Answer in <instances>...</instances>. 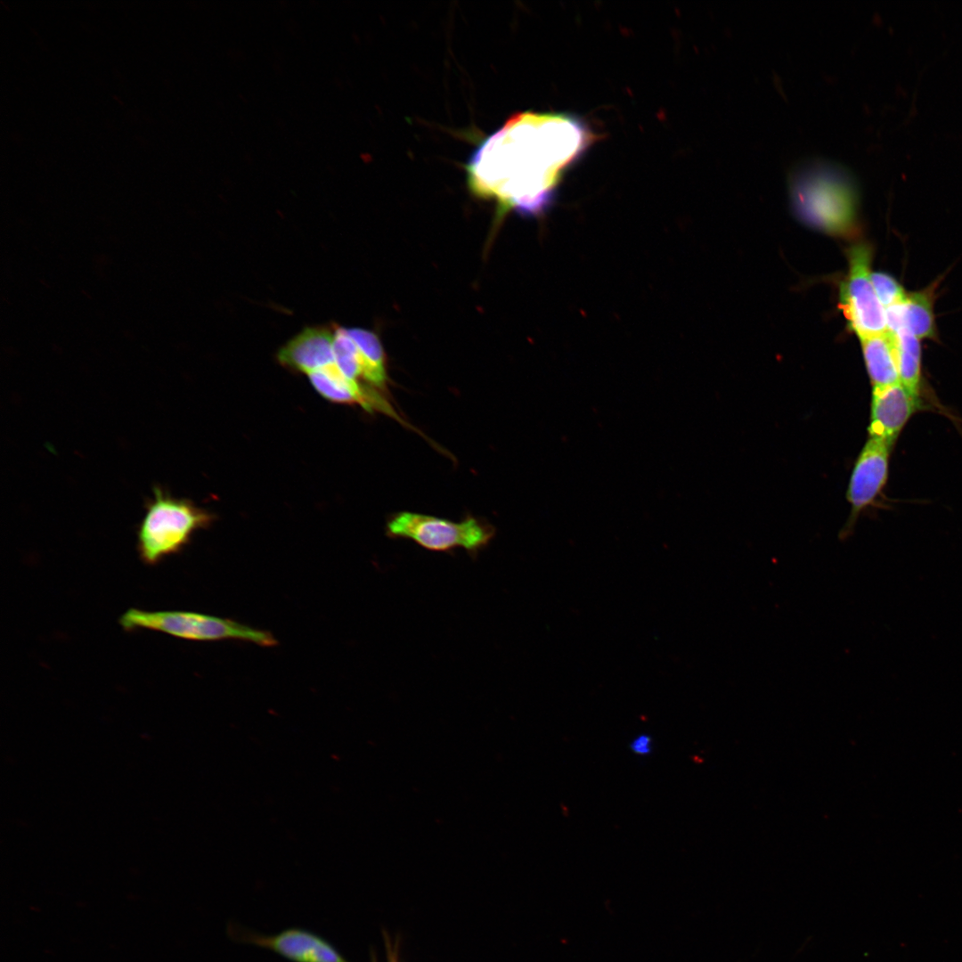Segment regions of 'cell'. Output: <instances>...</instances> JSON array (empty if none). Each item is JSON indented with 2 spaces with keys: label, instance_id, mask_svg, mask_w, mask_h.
Masks as SVG:
<instances>
[{
  "label": "cell",
  "instance_id": "5bb4252c",
  "mask_svg": "<svg viewBox=\"0 0 962 962\" xmlns=\"http://www.w3.org/2000/svg\"><path fill=\"white\" fill-rule=\"evenodd\" d=\"M895 336L900 382L919 398L921 381L920 339L905 330Z\"/></svg>",
  "mask_w": 962,
  "mask_h": 962
},
{
  "label": "cell",
  "instance_id": "277c9868",
  "mask_svg": "<svg viewBox=\"0 0 962 962\" xmlns=\"http://www.w3.org/2000/svg\"><path fill=\"white\" fill-rule=\"evenodd\" d=\"M118 623L127 632L150 630L194 641L232 639L264 647L277 645V640L267 631L232 619L191 611H147L131 607L121 615Z\"/></svg>",
  "mask_w": 962,
  "mask_h": 962
},
{
  "label": "cell",
  "instance_id": "52a82bcc",
  "mask_svg": "<svg viewBox=\"0 0 962 962\" xmlns=\"http://www.w3.org/2000/svg\"><path fill=\"white\" fill-rule=\"evenodd\" d=\"M892 448V444L874 437H869L863 446L848 485L847 500L852 511L844 534H848L858 515L874 502L885 487Z\"/></svg>",
  "mask_w": 962,
  "mask_h": 962
},
{
  "label": "cell",
  "instance_id": "7a4b0ae2",
  "mask_svg": "<svg viewBox=\"0 0 962 962\" xmlns=\"http://www.w3.org/2000/svg\"><path fill=\"white\" fill-rule=\"evenodd\" d=\"M793 206L805 223L827 233L843 235L854 225L857 192L843 166L825 159H809L792 171Z\"/></svg>",
  "mask_w": 962,
  "mask_h": 962
},
{
  "label": "cell",
  "instance_id": "30bf717a",
  "mask_svg": "<svg viewBox=\"0 0 962 962\" xmlns=\"http://www.w3.org/2000/svg\"><path fill=\"white\" fill-rule=\"evenodd\" d=\"M334 325L304 328L285 343L277 353L279 363L304 374L334 360Z\"/></svg>",
  "mask_w": 962,
  "mask_h": 962
},
{
  "label": "cell",
  "instance_id": "5b68a950",
  "mask_svg": "<svg viewBox=\"0 0 962 962\" xmlns=\"http://www.w3.org/2000/svg\"><path fill=\"white\" fill-rule=\"evenodd\" d=\"M489 522L468 515L459 522L436 516L400 511L392 514L386 524V534L392 539H406L421 548L452 554L463 549L476 559L495 536Z\"/></svg>",
  "mask_w": 962,
  "mask_h": 962
},
{
  "label": "cell",
  "instance_id": "9c48e42d",
  "mask_svg": "<svg viewBox=\"0 0 962 962\" xmlns=\"http://www.w3.org/2000/svg\"><path fill=\"white\" fill-rule=\"evenodd\" d=\"M921 407L920 400L901 383L874 387L870 406L869 437L892 445L901 431Z\"/></svg>",
  "mask_w": 962,
  "mask_h": 962
},
{
  "label": "cell",
  "instance_id": "6da1fadb",
  "mask_svg": "<svg viewBox=\"0 0 962 962\" xmlns=\"http://www.w3.org/2000/svg\"><path fill=\"white\" fill-rule=\"evenodd\" d=\"M593 137L583 121L568 114L516 113L472 152L466 165L469 186L504 210L540 212Z\"/></svg>",
  "mask_w": 962,
  "mask_h": 962
},
{
  "label": "cell",
  "instance_id": "3957f363",
  "mask_svg": "<svg viewBox=\"0 0 962 962\" xmlns=\"http://www.w3.org/2000/svg\"><path fill=\"white\" fill-rule=\"evenodd\" d=\"M212 518L209 513L189 501L174 498L155 486L137 527L136 550L140 560L153 567L167 557L180 553L192 534L207 527Z\"/></svg>",
  "mask_w": 962,
  "mask_h": 962
},
{
  "label": "cell",
  "instance_id": "8fae6325",
  "mask_svg": "<svg viewBox=\"0 0 962 962\" xmlns=\"http://www.w3.org/2000/svg\"><path fill=\"white\" fill-rule=\"evenodd\" d=\"M885 313L887 330L893 334L905 330L918 339L936 336L932 291L908 293L903 302L886 308Z\"/></svg>",
  "mask_w": 962,
  "mask_h": 962
},
{
  "label": "cell",
  "instance_id": "4fadbf2b",
  "mask_svg": "<svg viewBox=\"0 0 962 962\" xmlns=\"http://www.w3.org/2000/svg\"><path fill=\"white\" fill-rule=\"evenodd\" d=\"M359 351L365 383L378 390L385 391L387 382L386 355L378 335L362 328H346Z\"/></svg>",
  "mask_w": 962,
  "mask_h": 962
},
{
  "label": "cell",
  "instance_id": "2e32d148",
  "mask_svg": "<svg viewBox=\"0 0 962 962\" xmlns=\"http://www.w3.org/2000/svg\"><path fill=\"white\" fill-rule=\"evenodd\" d=\"M630 747L636 754L647 755L652 749V740L648 735L640 734L631 742Z\"/></svg>",
  "mask_w": 962,
  "mask_h": 962
},
{
  "label": "cell",
  "instance_id": "ba28073f",
  "mask_svg": "<svg viewBox=\"0 0 962 962\" xmlns=\"http://www.w3.org/2000/svg\"><path fill=\"white\" fill-rule=\"evenodd\" d=\"M236 935L291 962H349L329 941L304 928L291 927L272 935L249 932Z\"/></svg>",
  "mask_w": 962,
  "mask_h": 962
},
{
  "label": "cell",
  "instance_id": "7c38bea8",
  "mask_svg": "<svg viewBox=\"0 0 962 962\" xmlns=\"http://www.w3.org/2000/svg\"><path fill=\"white\" fill-rule=\"evenodd\" d=\"M860 339L873 388L900 382L895 336L887 330Z\"/></svg>",
  "mask_w": 962,
  "mask_h": 962
},
{
  "label": "cell",
  "instance_id": "9a60e30c",
  "mask_svg": "<svg viewBox=\"0 0 962 962\" xmlns=\"http://www.w3.org/2000/svg\"><path fill=\"white\" fill-rule=\"evenodd\" d=\"M871 281L880 303L885 309L905 300L908 293L891 275L871 273Z\"/></svg>",
  "mask_w": 962,
  "mask_h": 962
},
{
  "label": "cell",
  "instance_id": "8992f818",
  "mask_svg": "<svg viewBox=\"0 0 962 962\" xmlns=\"http://www.w3.org/2000/svg\"><path fill=\"white\" fill-rule=\"evenodd\" d=\"M871 257L868 244L860 243L849 249L848 275L840 291V306L860 338L887 331L885 308L871 281Z\"/></svg>",
  "mask_w": 962,
  "mask_h": 962
}]
</instances>
